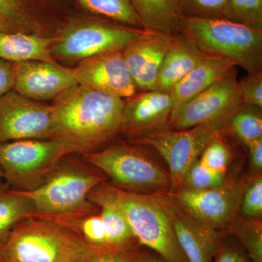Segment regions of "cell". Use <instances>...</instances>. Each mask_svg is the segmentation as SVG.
Returning a JSON list of instances; mask_svg holds the SVG:
<instances>
[{"label":"cell","mask_w":262,"mask_h":262,"mask_svg":"<svg viewBox=\"0 0 262 262\" xmlns=\"http://www.w3.org/2000/svg\"><path fill=\"white\" fill-rule=\"evenodd\" d=\"M138 262H168L158 254L149 252H141L137 254Z\"/></svg>","instance_id":"f35d334b"},{"label":"cell","mask_w":262,"mask_h":262,"mask_svg":"<svg viewBox=\"0 0 262 262\" xmlns=\"http://www.w3.org/2000/svg\"><path fill=\"white\" fill-rule=\"evenodd\" d=\"M230 158V149L221 134L208 144L202 152L199 160L207 168L226 173Z\"/></svg>","instance_id":"4dcf8cb0"},{"label":"cell","mask_w":262,"mask_h":262,"mask_svg":"<svg viewBox=\"0 0 262 262\" xmlns=\"http://www.w3.org/2000/svg\"><path fill=\"white\" fill-rule=\"evenodd\" d=\"M69 155L56 139H24L0 144L3 178L20 192L40 187L63 157Z\"/></svg>","instance_id":"ba28073f"},{"label":"cell","mask_w":262,"mask_h":262,"mask_svg":"<svg viewBox=\"0 0 262 262\" xmlns=\"http://www.w3.org/2000/svg\"><path fill=\"white\" fill-rule=\"evenodd\" d=\"M175 36L144 29L122 51L138 92L152 91L160 66Z\"/></svg>","instance_id":"ac0fdd59"},{"label":"cell","mask_w":262,"mask_h":262,"mask_svg":"<svg viewBox=\"0 0 262 262\" xmlns=\"http://www.w3.org/2000/svg\"><path fill=\"white\" fill-rule=\"evenodd\" d=\"M225 182V173L207 168L198 159L184 176L180 190H206L220 187Z\"/></svg>","instance_id":"83f0119b"},{"label":"cell","mask_w":262,"mask_h":262,"mask_svg":"<svg viewBox=\"0 0 262 262\" xmlns=\"http://www.w3.org/2000/svg\"><path fill=\"white\" fill-rule=\"evenodd\" d=\"M96 246L55 221L30 217L3 245V262H84Z\"/></svg>","instance_id":"3957f363"},{"label":"cell","mask_w":262,"mask_h":262,"mask_svg":"<svg viewBox=\"0 0 262 262\" xmlns=\"http://www.w3.org/2000/svg\"><path fill=\"white\" fill-rule=\"evenodd\" d=\"M185 17L226 18L227 0H180Z\"/></svg>","instance_id":"f546056e"},{"label":"cell","mask_w":262,"mask_h":262,"mask_svg":"<svg viewBox=\"0 0 262 262\" xmlns=\"http://www.w3.org/2000/svg\"><path fill=\"white\" fill-rule=\"evenodd\" d=\"M75 10L84 14L96 15L113 21L144 29L130 0H73Z\"/></svg>","instance_id":"cb8c5ba5"},{"label":"cell","mask_w":262,"mask_h":262,"mask_svg":"<svg viewBox=\"0 0 262 262\" xmlns=\"http://www.w3.org/2000/svg\"><path fill=\"white\" fill-rule=\"evenodd\" d=\"M205 56L192 39L183 33L177 34L162 62L153 90L170 93Z\"/></svg>","instance_id":"d6986e66"},{"label":"cell","mask_w":262,"mask_h":262,"mask_svg":"<svg viewBox=\"0 0 262 262\" xmlns=\"http://www.w3.org/2000/svg\"><path fill=\"white\" fill-rule=\"evenodd\" d=\"M249 155L250 161L253 168L257 171L262 169V138L253 141L246 146Z\"/></svg>","instance_id":"74e56055"},{"label":"cell","mask_w":262,"mask_h":262,"mask_svg":"<svg viewBox=\"0 0 262 262\" xmlns=\"http://www.w3.org/2000/svg\"><path fill=\"white\" fill-rule=\"evenodd\" d=\"M83 157L87 163L107 175L119 189L154 194L170 188L168 172L134 146L115 144Z\"/></svg>","instance_id":"52a82bcc"},{"label":"cell","mask_w":262,"mask_h":262,"mask_svg":"<svg viewBox=\"0 0 262 262\" xmlns=\"http://www.w3.org/2000/svg\"><path fill=\"white\" fill-rule=\"evenodd\" d=\"M229 229L244 245L251 261L262 262L261 220L236 217Z\"/></svg>","instance_id":"4316f807"},{"label":"cell","mask_w":262,"mask_h":262,"mask_svg":"<svg viewBox=\"0 0 262 262\" xmlns=\"http://www.w3.org/2000/svg\"><path fill=\"white\" fill-rule=\"evenodd\" d=\"M144 31L77 11L53 39L51 53L57 63L73 68L91 57L123 51Z\"/></svg>","instance_id":"277c9868"},{"label":"cell","mask_w":262,"mask_h":262,"mask_svg":"<svg viewBox=\"0 0 262 262\" xmlns=\"http://www.w3.org/2000/svg\"><path fill=\"white\" fill-rule=\"evenodd\" d=\"M234 67L235 66L232 62L223 58L205 56L170 91L175 105L174 108L187 103L229 75L234 70Z\"/></svg>","instance_id":"ffe728a7"},{"label":"cell","mask_w":262,"mask_h":262,"mask_svg":"<svg viewBox=\"0 0 262 262\" xmlns=\"http://www.w3.org/2000/svg\"><path fill=\"white\" fill-rule=\"evenodd\" d=\"M226 19L262 28V0H227Z\"/></svg>","instance_id":"f1b7e54d"},{"label":"cell","mask_w":262,"mask_h":262,"mask_svg":"<svg viewBox=\"0 0 262 262\" xmlns=\"http://www.w3.org/2000/svg\"><path fill=\"white\" fill-rule=\"evenodd\" d=\"M3 180H4V178H3V173H2L1 170H0V193L7 191L5 183L3 182Z\"/></svg>","instance_id":"ab89813d"},{"label":"cell","mask_w":262,"mask_h":262,"mask_svg":"<svg viewBox=\"0 0 262 262\" xmlns=\"http://www.w3.org/2000/svg\"><path fill=\"white\" fill-rule=\"evenodd\" d=\"M77 84L72 68L58 63L31 61L15 63L13 90L34 101H54Z\"/></svg>","instance_id":"2e32d148"},{"label":"cell","mask_w":262,"mask_h":262,"mask_svg":"<svg viewBox=\"0 0 262 262\" xmlns=\"http://www.w3.org/2000/svg\"><path fill=\"white\" fill-rule=\"evenodd\" d=\"M160 199L171 220L179 246L189 262H212L220 250V232L186 213L168 192Z\"/></svg>","instance_id":"e0dca14e"},{"label":"cell","mask_w":262,"mask_h":262,"mask_svg":"<svg viewBox=\"0 0 262 262\" xmlns=\"http://www.w3.org/2000/svg\"><path fill=\"white\" fill-rule=\"evenodd\" d=\"M125 100L75 84L53 108L56 135L68 155H86L107 146L121 127Z\"/></svg>","instance_id":"6da1fadb"},{"label":"cell","mask_w":262,"mask_h":262,"mask_svg":"<svg viewBox=\"0 0 262 262\" xmlns=\"http://www.w3.org/2000/svg\"><path fill=\"white\" fill-rule=\"evenodd\" d=\"M75 219L78 222V226L77 225L78 231L76 232L86 242L96 247L108 248L101 215H83L79 220Z\"/></svg>","instance_id":"1f68e13d"},{"label":"cell","mask_w":262,"mask_h":262,"mask_svg":"<svg viewBox=\"0 0 262 262\" xmlns=\"http://www.w3.org/2000/svg\"><path fill=\"white\" fill-rule=\"evenodd\" d=\"M175 107L170 93L144 91L125 100L120 132L133 141L168 129Z\"/></svg>","instance_id":"9a60e30c"},{"label":"cell","mask_w":262,"mask_h":262,"mask_svg":"<svg viewBox=\"0 0 262 262\" xmlns=\"http://www.w3.org/2000/svg\"><path fill=\"white\" fill-rule=\"evenodd\" d=\"M227 120H220L198 126L173 130L166 129L134 141L156 150L168 164L170 177L169 192L180 190L184 176L199 159L208 144L222 134Z\"/></svg>","instance_id":"9c48e42d"},{"label":"cell","mask_w":262,"mask_h":262,"mask_svg":"<svg viewBox=\"0 0 262 262\" xmlns=\"http://www.w3.org/2000/svg\"><path fill=\"white\" fill-rule=\"evenodd\" d=\"M76 12L73 0H0V32L54 39Z\"/></svg>","instance_id":"30bf717a"},{"label":"cell","mask_w":262,"mask_h":262,"mask_svg":"<svg viewBox=\"0 0 262 262\" xmlns=\"http://www.w3.org/2000/svg\"><path fill=\"white\" fill-rule=\"evenodd\" d=\"M77 84L115 97L138 94L122 51L91 57L72 68Z\"/></svg>","instance_id":"5bb4252c"},{"label":"cell","mask_w":262,"mask_h":262,"mask_svg":"<svg viewBox=\"0 0 262 262\" xmlns=\"http://www.w3.org/2000/svg\"><path fill=\"white\" fill-rule=\"evenodd\" d=\"M244 189L226 182L213 189L168 192L186 213L217 232L230 228L237 217Z\"/></svg>","instance_id":"4fadbf2b"},{"label":"cell","mask_w":262,"mask_h":262,"mask_svg":"<svg viewBox=\"0 0 262 262\" xmlns=\"http://www.w3.org/2000/svg\"><path fill=\"white\" fill-rule=\"evenodd\" d=\"M242 103L262 107V70L248 74L238 81Z\"/></svg>","instance_id":"836d02e7"},{"label":"cell","mask_w":262,"mask_h":262,"mask_svg":"<svg viewBox=\"0 0 262 262\" xmlns=\"http://www.w3.org/2000/svg\"><path fill=\"white\" fill-rule=\"evenodd\" d=\"M65 158L40 187L32 192H24L34 201L35 217L58 220L82 216L91 209L90 193L105 177L94 168Z\"/></svg>","instance_id":"8992f818"},{"label":"cell","mask_w":262,"mask_h":262,"mask_svg":"<svg viewBox=\"0 0 262 262\" xmlns=\"http://www.w3.org/2000/svg\"><path fill=\"white\" fill-rule=\"evenodd\" d=\"M94 204L101 208L100 215L104 226L108 248L130 252V246L136 239L130 225L121 211L107 202L98 201Z\"/></svg>","instance_id":"d4e9b609"},{"label":"cell","mask_w":262,"mask_h":262,"mask_svg":"<svg viewBox=\"0 0 262 262\" xmlns=\"http://www.w3.org/2000/svg\"><path fill=\"white\" fill-rule=\"evenodd\" d=\"M55 135L51 105L25 97L14 90L0 96V144L55 139Z\"/></svg>","instance_id":"8fae6325"},{"label":"cell","mask_w":262,"mask_h":262,"mask_svg":"<svg viewBox=\"0 0 262 262\" xmlns=\"http://www.w3.org/2000/svg\"><path fill=\"white\" fill-rule=\"evenodd\" d=\"M225 127H229L246 146L261 139V108L241 103L226 122Z\"/></svg>","instance_id":"484cf974"},{"label":"cell","mask_w":262,"mask_h":262,"mask_svg":"<svg viewBox=\"0 0 262 262\" xmlns=\"http://www.w3.org/2000/svg\"><path fill=\"white\" fill-rule=\"evenodd\" d=\"M35 215L34 201L25 192L13 190L0 193V244L6 242L22 221Z\"/></svg>","instance_id":"603a6c76"},{"label":"cell","mask_w":262,"mask_h":262,"mask_svg":"<svg viewBox=\"0 0 262 262\" xmlns=\"http://www.w3.org/2000/svg\"><path fill=\"white\" fill-rule=\"evenodd\" d=\"M181 33L206 56L227 60L248 74L262 70V28L226 18L186 17Z\"/></svg>","instance_id":"5b68a950"},{"label":"cell","mask_w":262,"mask_h":262,"mask_svg":"<svg viewBox=\"0 0 262 262\" xmlns=\"http://www.w3.org/2000/svg\"><path fill=\"white\" fill-rule=\"evenodd\" d=\"M212 262H248L244 254L236 248L221 245Z\"/></svg>","instance_id":"8d00e7d4"},{"label":"cell","mask_w":262,"mask_h":262,"mask_svg":"<svg viewBox=\"0 0 262 262\" xmlns=\"http://www.w3.org/2000/svg\"><path fill=\"white\" fill-rule=\"evenodd\" d=\"M2 250H3V245L0 244V262H3V256H2Z\"/></svg>","instance_id":"60d3db41"},{"label":"cell","mask_w":262,"mask_h":262,"mask_svg":"<svg viewBox=\"0 0 262 262\" xmlns=\"http://www.w3.org/2000/svg\"><path fill=\"white\" fill-rule=\"evenodd\" d=\"M144 29L176 36L182 32L186 17L180 0H130Z\"/></svg>","instance_id":"44dd1931"},{"label":"cell","mask_w":262,"mask_h":262,"mask_svg":"<svg viewBox=\"0 0 262 262\" xmlns=\"http://www.w3.org/2000/svg\"><path fill=\"white\" fill-rule=\"evenodd\" d=\"M53 39L23 33L0 32V58L11 63H57L51 53Z\"/></svg>","instance_id":"7402d4cb"},{"label":"cell","mask_w":262,"mask_h":262,"mask_svg":"<svg viewBox=\"0 0 262 262\" xmlns=\"http://www.w3.org/2000/svg\"><path fill=\"white\" fill-rule=\"evenodd\" d=\"M239 211L243 218L259 220L262 215V179L261 176L250 183L243 193Z\"/></svg>","instance_id":"d6a6232c"},{"label":"cell","mask_w":262,"mask_h":262,"mask_svg":"<svg viewBox=\"0 0 262 262\" xmlns=\"http://www.w3.org/2000/svg\"><path fill=\"white\" fill-rule=\"evenodd\" d=\"M91 203L107 202L126 219L136 241L168 262H189L179 246L173 224L158 193L128 192L101 182L89 196Z\"/></svg>","instance_id":"7a4b0ae2"},{"label":"cell","mask_w":262,"mask_h":262,"mask_svg":"<svg viewBox=\"0 0 262 262\" xmlns=\"http://www.w3.org/2000/svg\"><path fill=\"white\" fill-rule=\"evenodd\" d=\"M242 103L235 70L187 103L174 108L168 129L184 130L227 120Z\"/></svg>","instance_id":"7c38bea8"},{"label":"cell","mask_w":262,"mask_h":262,"mask_svg":"<svg viewBox=\"0 0 262 262\" xmlns=\"http://www.w3.org/2000/svg\"><path fill=\"white\" fill-rule=\"evenodd\" d=\"M15 63L0 58V96L13 90Z\"/></svg>","instance_id":"d590c367"},{"label":"cell","mask_w":262,"mask_h":262,"mask_svg":"<svg viewBox=\"0 0 262 262\" xmlns=\"http://www.w3.org/2000/svg\"><path fill=\"white\" fill-rule=\"evenodd\" d=\"M137 254L98 247L84 262H138Z\"/></svg>","instance_id":"e575fe53"}]
</instances>
